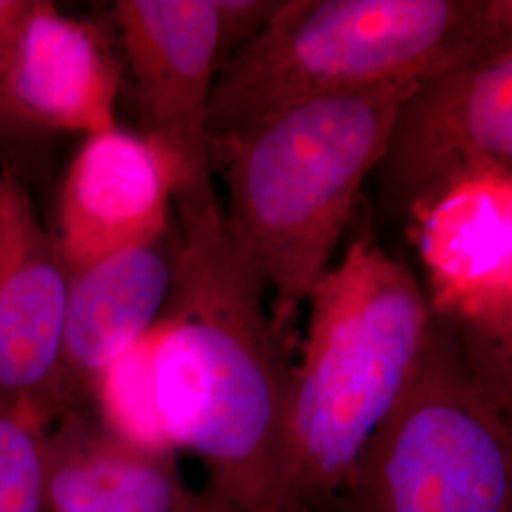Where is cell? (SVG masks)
Returning a JSON list of instances; mask_svg holds the SVG:
<instances>
[{
  "mask_svg": "<svg viewBox=\"0 0 512 512\" xmlns=\"http://www.w3.org/2000/svg\"><path fill=\"white\" fill-rule=\"evenodd\" d=\"M120 61L88 21L31 0L0 48V126L27 133L114 128Z\"/></svg>",
  "mask_w": 512,
  "mask_h": 512,
  "instance_id": "obj_10",
  "label": "cell"
},
{
  "mask_svg": "<svg viewBox=\"0 0 512 512\" xmlns=\"http://www.w3.org/2000/svg\"><path fill=\"white\" fill-rule=\"evenodd\" d=\"M300 365L291 368L275 512L334 503L420 357L433 313L408 266L368 236L349 243L310 298Z\"/></svg>",
  "mask_w": 512,
  "mask_h": 512,
  "instance_id": "obj_3",
  "label": "cell"
},
{
  "mask_svg": "<svg viewBox=\"0 0 512 512\" xmlns=\"http://www.w3.org/2000/svg\"><path fill=\"white\" fill-rule=\"evenodd\" d=\"M431 313L448 321L478 382L511 406L512 171L458 184L410 224Z\"/></svg>",
  "mask_w": 512,
  "mask_h": 512,
  "instance_id": "obj_6",
  "label": "cell"
},
{
  "mask_svg": "<svg viewBox=\"0 0 512 512\" xmlns=\"http://www.w3.org/2000/svg\"><path fill=\"white\" fill-rule=\"evenodd\" d=\"M281 2L283 0H215L220 65L268 25Z\"/></svg>",
  "mask_w": 512,
  "mask_h": 512,
  "instance_id": "obj_15",
  "label": "cell"
},
{
  "mask_svg": "<svg viewBox=\"0 0 512 512\" xmlns=\"http://www.w3.org/2000/svg\"><path fill=\"white\" fill-rule=\"evenodd\" d=\"M31 0H0V48L16 29Z\"/></svg>",
  "mask_w": 512,
  "mask_h": 512,
  "instance_id": "obj_16",
  "label": "cell"
},
{
  "mask_svg": "<svg viewBox=\"0 0 512 512\" xmlns=\"http://www.w3.org/2000/svg\"><path fill=\"white\" fill-rule=\"evenodd\" d=\"M167 236L71 274L63 363L76 406L93 399L112 365L158 323L177 260V247Z\"/></svg>",
  "mask_w": 512,
  "mask_h": 512,
  "instance_id": "obj_12",
  "label": "cell"
},
{
  "mask_svg": "<svg viewBox=\"0 0 512 512\" xmlns=\"http://www.w3.org/2000/svg\"><path fill=\"white\" fill-rule=\"evenodd\" d=\"M71 272L16 175H0V399L54 420L76 406L63 363Z\"/></svg>",
  "mask_w": 512,
  "mask_h": 512,
  "instance_id": "obj_9",
  "label": "cell"
},
{
  "mask_svg": "<svg viewBox=\"0 0 512 512\" xmlns=\"http://www.w3.org/2000/svg\"><path fill=\"white\" fill-rule=\"evenodd\" d=\"M177 203L173 287L148 330L156 416L171 450L202 459L209 488L239 512H275L291 382L266 281L232 238L217 196Z\"/></svg>",
  "mask_w": 512,
  "mask_h": 512,
  "instance_id": "obj_1",
  "label": "cell"
},
{
  "mask_svg": "<svg viewBox=\"0 0 512 512\" xmlns=\"http://www.w3.org/2000/svg\"><path fill=\"white\" fill-rule=\"evenodd\" d=\"M507 410L478 382L454 327L433 315L399 399L334 505L340 512H512Z\"/></svg>",
  "mask_w": 512,
  "mask_h": 512,
  "instance_id": "obj_5",
  "label": "cell"
},
{
  "mask_svg": "<svg viewBox=\"0 0 512 512\" xmlns=\"http://www.w3.org/2000/svg\"><path fill=\"white\" fill-rule=\"evenodd\" d=\"M509 48L511 0H283L220 65L207 141L313 97L421 80Z\"/></svg>",
  "mask_w": 512,
  "mask_h": 512,
  "instance_id": "obj_4",
  "label": "cell"
},
{
  "mask_svg": "<svg viewBox=\"0 0 512 512\" xmlns=\"http://www.w3.org/2000/svg\"><path fill=\"white\" fill-rule=\"evenodd\" d=\"M183 512H239L224 497L207 488L203 494H196L194 501Z\"/></svg>",
  "mask_w": 512,
  "mask_h": 512,
  "instance_id": "obj_17",
  "label": "cell"
},
{
  "mask_svg": "<svg viewBox=\"0 0 512 512\" xmlns=\"http://www.w3.org/2000/svg\"><path fill=\"white\" fill-rule=\"evenodd\" d=\"M114 25L145 124L173 177V200L215 194L207 116L220 69L215 0H118Z\"/></svg>",
  "mask_w": 512,
  "mask_h": 512,
  "instance_id": "obj_8",
  "label": "cell"
},
{
  "mask_svg": "<svg viewBox=\"0 0 512 512\" xmlns=\"http://www.w3.org/2000/svg\"><path fill=\"white\" fill-rule=\"evenodd\" d=\"M54 418L37 404L0 399V512L46 511Z\"/></svg>",
  "mask_w": 512,
  "mask_h": 512,
  "instance_id": "obj_14",
  "label": "cell"
},
{
  "mask_svg": "<svg viewBox=\"0 0 512 512\" xmlns=\"http://www.w3.org/2000/svg\"><path fill=\"white\" fill-rule=\"evenodd\" d=\"M173 177L145 135L114 128L88 135L63 177L59 243L69 272L169 234Z\"/></svg>",
  "mask_w": 512,
  "mask_h": 512,
  "instance_id": "obj_11",
  "label": "cell"
},
{
  "mask_svg": "<svg viewBox=\"0 0 512 512\" xmlns=\"http://www.w3.org/2000/svg\"><path fill=\"white\" fill-rule=\"evenodd\" d=\"M416 82L313 97L209 139L211 167L228 192L226 226L274 293L272 315L283 332L329 272Z\"/></svg>",
  "mask_w": 512,
  "mask_h": 512,
  "instance_id": "obj_2",
  "label": "cell"
},
{
  "mask_svg": "<svg viewBox=\"0 0 512 512\" xmlns=\"http://www.w3.org/2000/svg\"><path fill=\"white\" fill-rule=\"evenodd\" d=\"M52 423L48 512H183L196 497L177 452L129 439L97 414L67 410Z\"/></svg>",
  "mask_w": 512,
  "mask_h": 512,
  "instance_id": "obj_13",
  "label": "cell"
},
{
  "mask_svg": "<svg viewBox=\"0 0 512 512\" xmlns=\"http://www.w3.org/2000/svg\"><path fill=\"white\" fill-rule=\"evenodd\" d=\"M488 171H512V48L418 80L374 169L382 207L408 224Z\"/></svg>",
  "mask_w": 512,
  "mask_h": 512,
  "instance_id": "obj_7",
  "label": "cell"
}]
</instances>
